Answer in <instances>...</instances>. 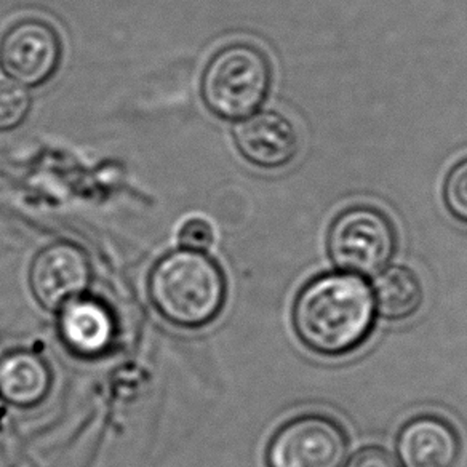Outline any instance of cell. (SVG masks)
I'll return each mask as SVG.
<instances>
[{"label":"cell","instance_id":"cell-1","mask_svg":"<svg viewBox=\"0 0 467 467\" xmlns=\"http://www.w3.org/2000/svg\"><path fill=\"white\" fill-rule=\"evenodd\" d=\"M375 320L373 290L356 274H320L293 301V330L307 349L324 358L358 350L373 333Z\"/></svg>","mask_w":467,"mask_h":467},{"label":"cell","instance_id":"cell-2","mask_svg":"<svg viewBox=\"0 0 467 467\" xmlns=\"http://www.w3.org/2000/svg\"><path fill=\"white\" fill-rule=\"evenodd\" d=\"M150 296L170 324L201 328L220 316L226 303V279L207 254L182 248L165 254L152 267Z\"/></svg>","mask_w":467,"mask_h":467},{"label":"cell","instance_id":"cell-3","mask_svg":"<svg viewBox=\"0 0 467 467\" xmlns=\"http://www.w3.org/2000/svg\"><path fill=\"white\" fill-rule=\"evenodd\" d=\"M273 84L266 53L252 44H229L202 72L201 95L213 116L239 122L260 110Z\"/></svg>","mask_w":467,"mask_h":467},{"label":"cell","instance_id":"cell-4","mask_svg":"<svg viewBox=\"0 0 467 467\" xmlns=\"http://www.w3.org/2000/svg\"><path fill=\"white\" fill-rule=\"evenodd\" d=\"M327 250L337 271L377 277L396 254V227L377 208L350 207L331 223Z\"/></svg>","mask_w":467,"mask_h":467},{"label":"cell","instance_id":"cell-5","mask_svg":"<svg viewBox=\"0 0 467 467\" xmlns=\"http://www.w3.org/2000/svg\"><path fill=\"white\" fill-rule=\"evenodd\" d=\"M349 439L331 416L306 413L282 424L266 447V467H343Z\"/></svg>","mask_w":467,"mask_h":467},{"label":"cell","instance_id":"cell-6","mask_svg":"<svg viewBox=\"0 0 467 467\" xmlns=\"http://www.w3.org/2000/svg\"><path fill=\"white\" fill-rule=\"evenodd\" d=\"M63 46L46 21L26 18L8 29L0 42V67L16 84L39 87L58 71Z\"/></svg>","mask_w":467,"mask_h":467},{"label":"cell","instance_id":"cell-7","mask_svg":"<svg viewBox=\"0 0 467 467\" xmlns=\"http://www.w3.org/2000/svg\"><path fill=\"white\" fill-rule=\"evenodd\" d=\"M90 261L71 242H55L36 254L29 269L34 296L48 311H58L80 298L90 284Z\"/></svg>","mask_w":467,"mask_h":467},{"label":"cell","instance_id":"cell-8","mask_svg":"<svg viewBox=\"0 0 467 467\" xmlns=\"http://www.w3.org/2000/svg\"><path fill=\"white\" fill-rule=\"evenodd\" d=\"M234 143L241 156L265 170L286 167L298 154L295 125L275 110H258L234 127Z\"/></svg>","mask_w":467,"mask_h":467},{"label":"cell","instance_id":"cell-9","mask_svg":"<svg viewBox=\"0 0 467 467\" xmlns=\"http://www.w3.org/2000/svg\"><path fill=\"white\" fill-rule=\"evenodd\" d=\"M461 453L460 432L441 416L411 418L397 434V461L402 467H456Z\"/></svg>","mask_w":467,"mask_h":467},{"label":"cell","instance_id":"cell-10","mask_svg":"<svg viewBox=\"0 0 467 467\" xmlns=\"http://www.w3.org/2000/svg\"><path fill=\"white\" fill-rule=\"evenodd\" d=\"M59 330L66 346L78 356H99L114 337L109 311L93 299L78 298L61 309Z\"/></svg>","mask_w":467,"mask_h":467},{"label":"cell","instance_id":"cell-11","mask_svg":"<svg viewBox=\"0 0 467 467\" xmlns=\"http://www.w3.org/2000/svg\"><path fill=\"white\" fill-rule=\"evenodd\" d=\"M52 373L46 360L27 350H16L0 360V396L16 407H34L46 399Z\"/></svg>","mask_w":467,"mask_h":467},{"label":"cell","instance_id":"cell-12","mask_svg":"<svg viewBox=\"0 0 467 467\" xmlns=\"http://www.w3.org/2000/svg\"><path fill=\"white\" fill-rule=\"evenodd\" d=\"M377 314L389 322L413 317L424 301L421 280L410 267H386L373 284Z\"/></svg>","mask_w":467,"mask_h":467},{"label":"cell","instance_id":"cell-13","mask_svg":"<svg viewBox=\"0 0 467 467\" xmlns=\"http://www.w3.org/2000/svg\"><path fill=\"white\" fill-rule=\"evenodd\" d=\"M33 108L26 87L14 80H0V131H10L25 124Z\"/></svg>","mask_w":467,"mask_h":467},{"label":"cell","instance_id":"cell-14","mask_svg":"<svg viewBox=\"0 0 467 467\" xmlns=\"http://www.w3.org/2000/svg\"><path fill=\"white\" fill-rule=\"evenodd\" d=\"M448 212L467 224V157L450 170L443 188Z\"/></svg>","mask_w":467,"mask_h":467},{"label":"cell","instance_id":"cell-15","mask_svg":"<svg viewBox=\"0 0 467 467\" xmlns=\"http://www.w3.org/2000/svg\"><path fill=\"white\" fill-rule=\"evenodd\" d=\"M214 242L213 226L203 218H189L182 223L178 233V244L184 250L192 252H207Z\"/></svg>","mask_w":467,"mask_h":467},{"label":"cell","instance_id":"cell-16","mask_svg":"<svg viewBox=\"0 0 467 467\" xmlns=\"http://www.w3.org/2000/svg\"><path fill=\"white\" fill-rule=\"evenodd\" d=\"M346 467H400V464L384 448L365 447L348 461Z\"/></svg>","mask_w":467,"mask_h":467}]
</instances>
